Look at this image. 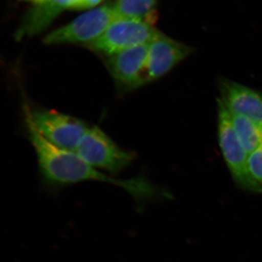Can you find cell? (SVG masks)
I'll return each mask as SVG.
<instances>
[{
    "label": "cell",
    "mask_w": 262,
    "mask_h": 262,
    "mask_svg": "<svg viewBox=\"0 0 262 262\" xmlns=\"http://www.w3.org/2000/svg\"><path fill=\"white\" fill-rule=\"evenodd\" d=\"M220 101L229 113L251 120L262 129V95L234 81L222 79Z\"/></svg>",
    "instance_id": "cell-9"
},
{
    "label": "cell",
    "mask_w": 262,
    "mask_h": 262,
    "mask_svg": "<svg viewBox=\"0 0 262 262\" xmlns=\"http://www.w3.org/2000/svg\"><path fill=\"white\" fill-rule=\"evenodd\" d=\"M24 1L30 2V3H33L35 5H37L39 4V3H43V2L46 1V0H24Z\"/></svg>",
    "instance_id": "cell-15"
},
{
    "label": "cell",
    "mask_w": 262,
    "mask_h": 262,
    "mask_svg": "<svg viewBox=\"0 0 262 262\" xmlns=\"http://www.w3.org/2000/svg\"><path fill=\"white\" fill-rule=\"evenodd\" d=\"M24 117L39 168L50 182L63 184L89 181L108 183L122 188L136 199H143L155 194L154 188L145 179L141 177L120 179L108 177L84 161L75 151L53 145L38 133L29 117L26 115Z\"/></svg>",
    "instance_id": "cell-1"
},
{
    "label": "cell",
    "mask_w": 262,
    "mask_h": 262,
    "mask_svg": "<svg viewBox=\"0 0 262 262\" xmlns=\"http://www.w3.org/2000/svg\"><path fill=\"white\" fill-rule=\"evenodd\" d=\"M117 18L113 3L86 12L70 24L63 26L43 39L48 46L62 44H83L88 46L98 39Z\"/></svg>",
    "instance_id": "cell-4"
},
{
    "label": "cell",
    "mask_w": 262,
    "mask_h": 262,
    "mask_svg": "<svg viewBox=\"0 0 262 262\" xmlns=\"http://www.w3.org/2000/svg\"><path fill=\"white\" fill-rule=\"evenodd\" d=\"M80 0H46L35 5L24 17L15 36L17 40L44 32L62 11L75 10Z\"/></svg>",
    "instance_id": "cell-10"
},
{
    "label": "cell",
    "mask_w": 262,
    "mask_h": 262,
    "mask_svg": "<svg viewBox=\"0 0 262 262\" xmlns=\"http://www.w3.org/2000/svg\"><path fill=\"white\" fill-rule=\"evenodd\" d=\"M24 113L46 141L56 147L68 151H75L89 127L76 117L54 110L31 107L26 103H24Z\"/></svg>",
    "instance_id": "cell-2"
},
{
    "label": "cell",
    "mask_w": 262,
    "mask_h": 262,
    "mask_svg": "<svg viewBox=\"0 0 262 262\" xmlns=\"http://www.w3.org/2000/svg\"><path fill=\"white\" fill-rule=\"evenodd\" d=\"M246 189L262 192V143L248 155Z\"/></svg>",
    "instance_id": "cell-13"
},
{
    "label": "cell",
    "mask_w": 262,
    "mask_h": 262,
    "mask_svg": "<svg viewBox=\"0 0 262 262\" xmlns=\"http://www.w3.org/2000/svg\"><path fill=\"white\" fill-rule=\"evenodd\" d=\"M82 159L94 168L117 173L135 159L134 152L122 149L99 127H89L75 149Z\"/></svg>",
    "instance_id": "cell-3"
},
{
    "label": "cell",
    "mask_w": 262,
    "mask_h": 262,
    "mask_svg": "<svg viewBox=\"0 0 262 262\" xmlns=\"http://www.w3.org/2000/svg\"><path fill=\"white\" fill-rule=\"evenodd\" d=\"M192 53V48L159 32L149 44L146 61L147 83L168 73Z\"/></svg>",
    "instance_id": "cell-8"
},
{
    "label": "cell",
    "mask_w": 262,
    "mask_h": 262,
    "mask_svg": "<svg viewBox=\"0 0 262 262\" xmlns=\"http://www.w3.org/2000/svg\"><path fill=\"white\" fill-rule=\"evenodd\" d=\"M103 0H80L75 10L90 9L97 6Z\"/></svg>",
    "instance_id": "cell-14"
},
{
    "label": "cell",
    "mask_w": 262,
    "mask_h": 262,
    "mask_svg": "<svg viewBox=\"0 0 262 262\" xmlns=\"http://www.w3.org/2000/svg\"><path fill=\"white\" fill-rule=\"evenodd\" d=\"M158 0H117L113 3L117 18L134 19L152 25L157 20Z\"/></svg>",
    "instance_id": "cell-11"
},
{
    "label": "cell",
    "mask_w": 262,
    "mask_h": 262,
    "mask_svg": "<svg viewBox=\"0 0 262 262\" xmlns=\"http://www.w3.org/2000/svg\"><path fill=\"white\" fill-rule=\"evenodd\" d=\"M149 44L141 45L106 57V68L119 89L134 91L147 84Z\"/></svg>",
    "instance_id": "cell-6"
},
{
    "label": "cell",
    "mask_w": 262,
    "mask_h": 262,
    "mask_svg": "<svg viewBox=\"0 0 262 262\" xmlns=\"http://www.w3.org/2000/svg\"><path fill=\"white\" fill-rule=\"evenodd\" d=\"M229 114L236 135L249 155L261 144L262 129L247 117L229 112Z\"/></svg>",
    "instance_id": "cell-12"
},
{
    "label": "cell",
    "mask_w": 262,
    "mask_h": 262,
    "mask_svg": "<svg viewBox=\"0 0 262 262\" xmlns=\"http://www.w3.org/2000/svg\"><path fill=\"white\" fill-rule=\"evenodd\" d=\"M219 141L222 155L234 180L246 187L248 154L236 135L228 110L218 101Z\"/></svg>",
    "instance_id": "cell-7"
},
{
    "label": "cell",
    "mask_w": 262,
    "mask_h": 262,
    "mask_svg": "<svg viewBox=\"0 0 262 262\" xmlns=\"http://www.w3.org/2000/svg\"><path fill=\"white\" fill-rule=\"evenodd\" d=\"M159 32L146 22L117 18L101 37L86 47L103 56H110L129 48L149 44Z\"/></svg>",
    "instance_id": "cell-5"
}]
</instances>
